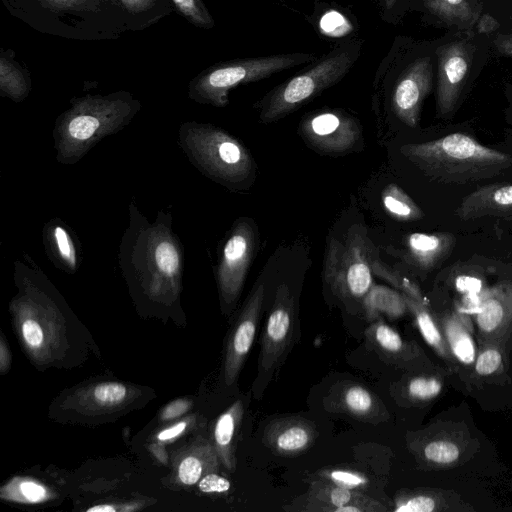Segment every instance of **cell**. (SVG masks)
Returning <instances> with one entry per match:
<instances>
[{
  "label": "cell",
  "mask_w": 512,
  "mask_h": 512,
  "mask_svg": "<svg viewBox=\"0 0 512 512\" xmlns=\"http://www.w3.org/2000/svg\"><path fill=\"white\" fill-rule=\"evenodd\" d=\"M118 262L137 299L164 307L175 305L182 288L184 250L172 229L171 212L159 210L150 222L131 200Z\"/></svg>",
  "instance_id": "obj_1"
},
{
  "label": "cell",
  "mask_w": 512,
  "mask_h": 512,
  "mask_svg": "<svg viewBox=\"0 0 512 512\" xmlns=\"http://www.w3.org/2000/svg\"><path fill=\"white\" fill-rule=\"evenodd\" d=\"M401 154L427 177L441 183L465 184L492 178L512 166V156L486 147L463 133L409 143Z\"/></svg>",
  "instance_id": "obj_2"
},
{
  "label": "cell",
  "mask_w": 512,
  "mask_h": 512,
  "mask_svg": "<svg viewBox=\"0 0 512 512\" xmlns=\"http://www.w3.org/2000/svg\"><path fill=\"white\" fill-rule=\"evenodd\" d=\"M139 107L127 98H93L76 102L61 114L52 131L55 158L74 165L105 137L127 126Z\"/></svg>",
  "instance_id": "obj_3"
},
{
  "label": "cell",
  "mask_w": 512,
  "mask_h": 512,
  "mask_svg": "<svg viewBox=\"0 0 512 512\" xmlns=\"http://www.w3.org/2000/svg\"><path fill=\"white\" fill-rule=\"evenodd\" d=\"M178 144L198 171L227 189L248 188L255 179L253 156L239 139L222 128L196 121L182 123Z\"/></svg>",
  "instance_id": "obj_4"
},
{
  "label": "cell",
  "mask_w": 512,
  "mask_h": 512,
  "mask_svg": "<svg viewBox=\"0 0 512 512\" xmlns=\"http://www.w3.org/2000/svg\"><path fill=\"white\" fill-rule=\"evenodd\" d=\"M356 43L339 46L315 65L275 87L259 102V121H278L338 83L358 58Z\"/></svg>",
  "instance_id": "obj_5"
},
{
  "label": "cell",
  "mask_w": 512,
  "mask_h": 512,
  "mask_svg": "<svg viewBox=\"0 0 512 512\" xmlns=\"http://www.w3.org/2000/svg\"><path fill=\"white\" fill-rule=\"evenodd\" d=\"M371 262L361 234L331 238L324 259V280L342 300H363L374 284Z\"/></svg>",
  "instance_id": "obj_6"
},
{
  "label": "cell",
  "mask_w": 512,
  "mask_h": 512,
  "mask_svg": "<svg viewBox=\"0 0 512 512\" xmlns=\"http://www.w3.org/2000/svg\"><path fill=\"white\" fill-rule=\"evenodd\" d=\"M313 54L289 53L253 57L234 61L211 71L198 84L195 99L223 107L228 91L240 84L255 82L283 70L314 61Z\"/></svg>",
  "instance_id": "obj_7"
},
{
  "label": "cell",
  "mask_w": 512,
  "mask_h": 512,
  "mask_svg": "<svg viewBox=\"0 0 512 512\" xmlns=\"http://www.w3.org/2000/svg\"><path fill=\"white\" fill-rule=\"evenodd\" d=\"M295 299L287 284H280L261 338L258 373L253 392L261 398L276 370L282 365L294 335Z\"/></svg>",
  "instance_id": "obj_8"
},
{
  "label": "cell",
  "mask_w": 512,
  "mask_h": 512,
  "mask_svg": "<svg viewBox=\"0 0 512 512\" xmlns=\"http://www.w3.org/2000/svg\"><path fill=\"white\" fill-rule=\"evenodd\" d=\"M257 229L252 220L238 219L225 239L216 267L221 302L232 306L239 298L257 246Z\"/></svg>",
  "instance_id": "obj_9"
},
{
  "label": "cell",
  "mask_w": 512,
  "mask_h": 512,
  "mask_svg": "<svg viewBox=\"0 0 512 512\" xmlns=\"http://www.w3.org/2000/svg\"><path fill=\"white\" fill-rule=\"evenodd\" d=\"M298 133L307 146L323 155H345L363 148L360 122L340 110L306 115L299 123Z\"/></svg>",
  "instance_id": "obj_10"
},
{
  "label": "cell",
  "mask_w": 512,
  "mask_h": 512,
  "mask_svg": "<svg viewBox=\"0 0 512 512\" xmlns=\"http://www.w3.org/2000/svg\"><path fill=\"white\" fill-rule=\"evenodd\" d=\"M474 47L464 40L446 43L436 50L437 55V115L449 118L458 104Z\"/></svg>",
  "instance_id": "obj_11"
},
{
  "label": "cell",
  "mask_w": 512,
  "mask_h": 512,
  "mask_svg": "<svg viewBox=\"0 0 512 512\" xmlns=\"http://www.w3.org/2000/svg\"><path fill=\"white\" fill-rule=\"evenodd\" d=\"M264 300V285L259 284L247 298L228 337L224 377L234 383L253 345Z\"/></svg>",
  "instance_id": "obj_12"
},
{
  "label": "cell",
  "mask_w": 512,
  "mask_h": 512,
  "mask_svg": "<svg viewBox=\"0 0 512 512\" xmlns=\"http://www.w3.org/2000/svg\"><path fill=\"white\" fill-rule=\"evenodd\" d=\"M433 68L430 57L415 60L399 78L392 95V110L405 125L415 128L422 103L430 93Z\"/></svg>",
  "instance_id": "obj_13"
},
{
  "label": "cell",
  "mask_w": 512,
  "mask_h": 512,
  "mask_svg": "<svg viewBox=\"0 0 512 512\" xmlns=\"http://www.w3.org/2000/svg\"><path fill=\"white\" fill-rule=\"evenodd\" d=\"M324 404L329 411L346 414L361 422L378 424L389 418L382 400L364 385L352 381L333 385Z\"/></svg>",
  "instance_id": "obj_14"
},
{
  "label": "cell",
  "mask_w": 512,
  "mask_h": 512,
  "mask_svg": "<svg viewBox=\"0 0 512 512\" xmlns=\"http://www.w3.org/2000/svg\"><path fill=\"white\" fill-rule=\"evenodd\" d=\"M318 437L313 422L300 416L271 420L264 428L262 441L275 455L296 457L309 450Z\"/></svg>",
  "instance_id": "obj_15"
},
{
  "label": "cell",
  "mask_w": 512,
  "mask_h": 512,
  "mask_svg": "<svg viewBox=\"0 0 512 512\" xmlns=\"http://www.w3.org/2000/svg\"><path fill=\"white\" fill-rule=\"evenodd\" d=\"M480 334L486 340L501 338L512 327V281H504L483 292L476 313Z\"/></svg>",
  "instance_id": "obj_16"
},
{
  "label": "cell",
  "mask_w": 512,
  "mask_h": 512,
  "mask_svg": "<svg viewBox=\"0 0 512 512\" xmlns=\"http://www.w3.org/2000/svg\"><path fill=\"white\" fill-rule=\"evenodd\" d=\"M361 505L367 512H384L387 508L361 491L347 489L318 479L310 483L303 510L310 512H338L341 507Z\"/></svg>",
  "instance_id": "obj_17"
},
{
  "label": "cell",
  "mask_w": 512,
  "mask_h": 512,
  "mask_svg": "<svg viewBox=\"0 0 512 512\" xmlns=\"http://www.w3.org/2000/svg\"><path fill=\"white\" fill-rule=\"evenodd\" d=\"M46 255L54 266L74 274L81 264V245L73 229L56 217L45 222L42 231Z\"/></svg>",
  "instance_id": "obj_18"
},
{
  "label": "cell",
  "mask_w": 512,
  "mask_h": 512,
  "mask_svg": "<svg viewBox=\"0 0 512 512\" xmlns=\"http://www.w3.org/2000/svg\"><path fill=\"white\" fill-rule=\"evenodd\" d=\"M512 213V184L481 186L465 196L455 214L461 220Z\"/></svg>",
  "instance_id": "obj_19"
},
{
  "label": "cell",
  "mask_w": 512,
  "mask_h": 512,
  "mask_svg": "<svg viewBox=\"0 0 512 512\" xmlns=\"http://www.w3.org/2000/svg\"><path fill=\"white\" fill-rule=\"evenodd\" d=\"M364 335L371 350L389 364L406 367L419 356L417 346L405 341L380 318L372 321L366 328Z\"/></svg>",
  "instance_id": "obj_20"
},
{
  "label": "cell",
  "mask_w": 512,
  "mask_h": 512,
  "mask_svg": "<svg viewBox=\"0 0 512 512\" xmlns=\"http://www.w3.org/2000/svg\"><path fill=\"white\" fill-rule=\"evenodd\" d=\"M455 243L451 233H411L405 239L406 259L420 269L431 270L450 255Z\"/></svg>",
  "instance_id": "obj_21"
},
{
  "label": "cell",
  "mask_w": 512,
  "mask_h": 512,
  "mask_svg": "<svg viewBox=\"0 0 512 512\" xmlns=\"http://www.w3.org/2000/svg\"><path fill=\"white\" fill-rule=\"evenodd\" d=\"M243 415V402L237 400L219 415L213 427V446L220 462L232 472L236 468L237 435Z\"/></svg>",
  "instance_id": "obj_22"
},
{
  "label": "cell",
  "mask_w": 512,
  "mask_h": 512,
  "mask_svg": "<svg viewBox=\"0 0 512 512\" xmlns=\"http://www.w3.org/2000/svg\"><path fill=\"white\" fill-rule=\"evenodd\" d=\"M362 302L366 317L370 321L378 319L380 315L397 319L409 310L401 292L383 285L373 284Z\"/></svg>",
  "instance_id": "obj_23"
},
{
  "label": "cell",
  "mask_w": 512,
  "mask_h": 512,
  "mask_svg": "<svg viewBox=\"0 0 512 512\" xmlns=\"http://www.w3.org/2000/svg\"><path fill=\"white\" fill-rule=\"evenodd\" d=\"M218 459L214 446L208 442H201L179 462V481L188 486L198 483L205 474L217 471Z\"/></svg>",
  "instance_id": "obj_24"
},
{
  "label": "cell",
  "mask_w": 512,
  "mask_h": 512,
  "mask_svg": "<svg viewBox=\"0 0 512 512\" xmlns=\"http://www.w3.org/2000/svg\"><path fill=\"white\" fill-rule=\"evenodd\" d=\"M424 3L432 14L448 25L469 28L478 19L469 0H424Z\"/></svg>",
  "instance_id": "obj_25"
},
{
  "label": "cell",
  "mask_w": 512,
  "mask_h": 512,
  "mask_svg": "<svg viewBox=\"0 0 512 512\" xmlns=\"http://www.w3.org/2000/svg\"><path fill=\"white\" fill-rule=\"evenodd\" d=\"M442 324L449 350L454 357L466 365L474 363L476 360L475 343L460 318L450 315L443 320Z\"/></svg>",
  "instance_id": "obj_26"
},
{
  "label": "cell",
  "mask_w": 512,
  "mask_h": 512,
  "mask_svg": "<svg viewBox=\"0 0 512 512\" xmlns=\"http://www.w3.org/2000/svg\"><path fill=\"white\" fill-rule=\"evenodd\" d=\"M381 199L387 214L397 221L412 222L424 217L420 207L397 184L387 185L382 191Z\"/></svg>",
  "instance_id": "obj_27"
},
{
  "label": "cell",
  "mask_w": 512,
  "mask_h": 512,
  "mask_svg": "<svg viewBox=\"0 0 512 512\" xmlns=\"http://www.w3.org/2000/svg\"><path fill=\"white\" fill-rule=\"evenodd\" d=\"M404 298L409 311H411L415 317L418 329L426 343L443 358H450L451 352L449 347L446 345L442 333L425 304L420 303L407 295H404Z\"/></svg>",
  "instance_id": "obj_28"
},
{
  "label": "cell",
  "mask_w": 512,
  "mask_h": 512,
  "mask_svg": "<svg viewBox=\"0 0 512 512\" xmlns=\"http://www.w3.org/2000/svg\"><path fill=\"white\" fill-rule=\"evenodd\" d=\"M442 390V382L434 376H414L399 382L392 389L395 398L410 402H423L435 398Z\"/></svg>",
  "instance_id": "obj_29"
},
{
  "label": "cell",
  "mask_w": 512,
  "mask_h": 512,
  "mask_svg": "<svg viewBox=\"0 0 512 512\" xmlns=\"http://www.w3.org/2000/svg\"><path fill=\"white\" fill-rule=\"evenodd\" d=\"M3 497L32 504L46 501L49 492L44 485L35 480L17 479L3 489Z\"/></svg>",
  "instance_id": "obj_30"
},
{
  "label": "cell",
  "mask_w": 512,
  "mask_h": 512,
  "mask_svg": "<svg viewBox=\"0 0 512 512\" xmlns=\"http://www.w3.org/2000/svg\"><path fill=\"white\" fill-rule=\"evenodd\" d=\"M372 273L391 284L396 290L404 295H407L414 300L425 304L424 297L418 286L401 275L399 272L389 267L379 259H374L371 262Z\"/></svg>",
  "instance_id": "obj_31"
},
{
  "label": "cell",
  "mask_w": 512,
  "mask_h": 512,
  "mask_svg": "<svg viewBox=\"0 0 512 512\" xmlns=\"http://www.w3.org/2000/svg\"><path fill=\"white\" fill-rule=\"evenodd\" d=\"M319 479L347 489L362 491L369 485L368 477L350 468H325L317 473Z\"/></svg>",
  "instance_id": "obj_32"
},
{
  "label": "cell",
  "mask_w": 512,
  "mask_h": 512,
  "mask_svg": "<svg viewBox=\"0 0 512 512\" xmlns=\"http://www.w3.org/2000/svg\"><path fill=\"white\" fill-rule=\"evenodd\" d=\"M90 392L92 405L99 408L117 407L126 401L129 395L128 388L117 382L100 383L94 386Z\"/></svg>",
  "instance_id": "obj_33"
},
{
  "label": "cell",
  "mask_w": 512,
  "mask_h": 512,
  "mask_svg": "<svg viewBox=\"0 0 512 512\" xmlns=\"http://www.w3.org/2000/svg\"><path fill=\"white\" fill-rule=\"evenodd\" d=\"M435 498L422 492H400L394 498L395 512H432L436 510Z\"/></svg>",
  "instance_id": "obj_34"
},
{
  "label": "cell",
  "mask_w": 512,
  "mask_h": 512,
  "mask_svg": "<svg viewBox=\"0 0 512 512\" xmlns=\"http://www.w3.org/2000/svg\"><path fill=\"white\" fill-rule=\"evenodd\" d=\"M422 455L431 463L450 464L458 459L459 449L450 441L436 440L423 447Z\"/></svg>",
  "instance_id": "obj_35"
},
{
  "label": "cell",
  "mask_w": 512,
  "mask_h": 512,
  "mask_svg": "<svg viewBox=\"0 0 512 512\" xmlns=\"http://www.w3.org/2000/svg\"><path fill=\"white\" fill-rule=\"evenodd\" d=\"M320 29L328 36L340 37L349 33L352 26L348 19L341 13L330 10L320 19Z\"/></svg>",
  "instance_id": "obj_36"
},
{
  "label": "cell",
  "mask_w": 512,
  "mask_h": 512,
  "mask_svg": "<svg viewBox=\"0 0 512 512\" xmlns=\"http://www.w3.org/2000/svg\"><path fill=\"white\" fill-rule=\"evenodd\" d=\"M502 363V355L496 348L483 350L475 360V370L481 376L493 374Z\"/></svg>",
  "instance_id": "obj_37"
},
{
  "label": "cell",
  "mask_w": 512,
  "mask_h": 512,
  "mask_svg": "<svg viewBox=\"0 0 512 512\" xmlns=\"http://www.w3.org/2000/svg\"><path fill=\"white\" fill-rule=\"evenodd\" d=\"M230 488V481L215 471L205 474L198 482V489L203 493H224Z\"/></svg>",
  "instance_id": "obj_38"
},
{
  "label": "cell",
  "mask_w": 512,
  "mask_h": 512,
  "mask_svg": "<svg viewBox=\"0 0 512 512\" xmlns=\"http://www.w3.org/2000/svg\"><path fill=\"white\" fill-rule=\"evenodd\" d=\"M456 289L465 294H475L482 291V281L479 278L461 275L455 281Z\"/></svg>",
  "instance_id": "obj_39"
},
{
  "label": "cell",
  "mask_w": 512,
  "mask_h": 512,
  "mask_svg": "<svg viewBox=\"0 0 512 512\" xmlns=\"http://www.w3.org/2000/svg\"><path fill=\"white\" fill-rule=\"evenodd\" d=\"M191 402L185 399H178L168 404L161 413L162 420H171L183 415L190 409Z\"/></svg>",
  "instance_id": "obj_40"
},
{
  "label": "cell",
  "mask_w": 512,
  "mask_h": 512,
  "mask_svg": "<svg viewBox=\"0 0 512 512\" xmlns=\"http://www.w3.org/2000/svg\"><path fill=\"white\" fill-rule=\"evenodd\" d=\"M188 424H189V422L187 423V421L178 422V423L160 431L157 434L156 438L158 441H161V442H166V441H170L174 438H177L178 436H180L181 434L184 433Z\"/></svg>",
  "instance_id": "obj_41"
},
{
  "label": "cell",
  "mask_w": 512,
  "mask_h": 512,
  "mask_svg": "<svg viewBox=\"0 0 512 512\" xmlns=\"http://www.w3.org/2000/svg\"><path fill=\"white\" fill-rule=\"evenodd\" d=\"M499 28V22L489 14H483L476 21V29L480 34H490Z\"/></svg>",
  "instance_id": "obj_42"
},
{
  "label": "cell",
  "mask_w": 512,
  "mask_h": 512,
  "mask_svg": "<svg viewBox=\"0 0 512 512\" xmlns=\"http://www.w3.org/2000/svg\"><path fill=\"white\" fill-rule=\"evenodd\" d=\"M494 44L502 55L512 58V33L498 35Z\"/></svg>",
  "instance_id": "obj_43"
},
{
  "label": "cell",
  "mask_w": 512,
  "mask_h": 512,
  "mask_svg": "<svg viewBox=\"0 0 512 512\" xmlns=\"http://www.w3.org/2000/svg\"><path fill=\"white\" fill-rule=\"evenodd\" d=\"M11 354L9 347L7 346L3 337L0 342V370L1 373H5L10 368Z\"/></svg>",
  "instance_id": "obj_44"
},
{
  "label": "cell",
  "mask_w": 512,
  "mask_h": 512,
  "mask_svg": "<svg viewBox=\"0 0 512 512\" xmlns=\"http://www.w3.org/2000/svg\"><path fill=\"white\" fill-rule=\"evenodd\" d=\"M119 510H122V508L115 507L113 504L105 503V504L94 505V506L88 508L86 511L87 512H115V511H119Z\"/></svg>",
  "instance_id": "obj_45"
},
{
  "label": "cell",
  "mask_w": 512,
  "mask_h": 512,
  "mask_svg": "<svg viewBox=\"0 0 512 512\" xmlns=\"http://www.w3.org/2000/svg\"><path fill=\"white\" fill-rule=\"evenodd\" d=\"M396 1L397 0H384L386 8L387 9L392 8Z\"/></svg>",
  "instance_id": "obj_46"
},
{
  "label": "cell",
  "mask_w": 512,
  "mask_h": 512,
  "mask_svg": "<svg viewBox=\"0 0 512 512\" xmlns=\"http://www.w3.org/2000/svg\"><path fill=\"white\" fill-rule=\"evenodd\" d=\"M507 95H508V101H509V104H510V108H511V111H512V88L508 91Z\"/></svg>",
  "instance_id": "obj_47"
},
{
  "label": "cell",
  "mask_w": 512,
  "mask_h": 512,
  "mask_svg": "<svg viewBox=\"0 0 512 512\" xmlns=\"http://www.w3.org/2000/svg\"><path fill=\"white\" fill-rule=\"evenodd\" d=\"M175 1H177V2H178L179 4H181L182 6H185V2H184V0H175Z\"/></svg>",
  "instance_id": "obj_48"
}]
</instances>
